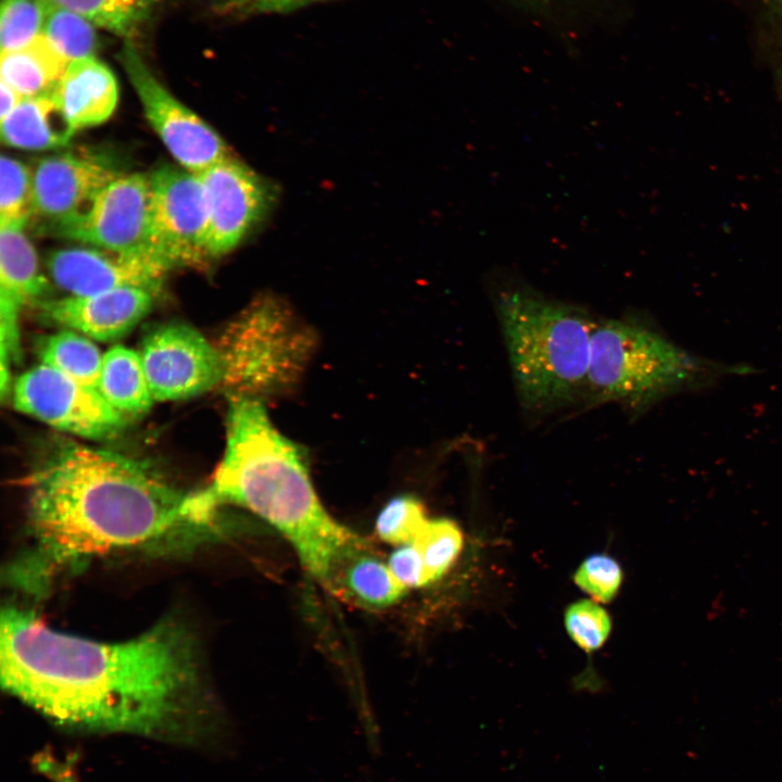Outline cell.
Returning <instances> with one entry per match:
<instances>
[{"mask_svg": "<svg viewBox=\"0 0 782 782\" xmlns=\"http://www.w3.org/2000/svg\"><path fill=\"white\" fill-rule=\"evenodd\" d=\"M1 684L64 726L159 736L180 732L200 704L194 644L163 621L126 642H98L49 628L33 611L1 615Z\"/></svg>", "mask_w": 782, "mask_h": 782, "instance_id": "obj_1", "label": "cell"}, {"mask_svg": "<svg viewBox=\"0 0 782 782\" xmlns=\"http://www.w3.org/2000/svg\"><path fill=\"white\" fill-rule=\"evenodd\" d=\"M35 551L29 567H61L138 547L202 524L193 492L147 463L73 441L56 442L24 478Z\"/></svg>", "mask_w": 782, "mask_h": 782, "instance_id": "obj_2", "label": "cell"}, {"mask_svg": "<svg viewBox=\"0 0 782 782\" xmlns=\"http://www.w3.org/2000/svg\"><path fill=\"white\" fill-rule=\"evenodd\" d=\"M197 493L210 512L234 504L268 522L306 569L346 529L318 499L302 449L276 429L254 398L229 396L223 458Z\"/></svg>", "mask_w": 782, "mask_h": 782, "instance_id": "obj_3", "label": "cell"}, {"mask_svg": "<svg viewBox=\"0 0 782 782\" xmlns=\"http://www.w3.org/2000/svg\"><path fill=\"white\" fill-rule=\"evenodd\" d=\"M496 303L522 406L548 413L585 395L597 321L576 306L524 287L503 290Z\"/></svg>", "mask_w": 782, "mask_h": 782, "instance_id": "obj_4", "label": "cell"}, {"mask_svg": "<svg viewBox=\"0 0 782 782\" xmlns=\"http://www.w3.org/2000/svg\"><path fill=\"white\" fill-rule=\"evenodd\" d=\"M703 362L658 333L632 321H597L591 338L585 396L641 408L696 382Z\"/></svg>", "mask_w": 782, "mask_h": 782, "instance_id": "obj_5", "label": "cell"}, {"mask_svg": "<svg viewBox=\"0 0 782 782\" xmlns=\"http://www.w3.org/2000/svg\"><path fill=\"white\" fill-rule=\"evenodd\" d=\"M312 348L311 331L288 307L274 297H262L222 337V384L229 396L263 400L295 382Z\"/></svg>", "mask_w": 782, "mask_h": 782, "instance_id": "obj_6", "label": "cell"}, {"mask_svg": "<svg viewBox=\"0 0 782 782\" xmlns=\"http://www.w3.org/2000/svg\"><path fill=\"white\" fill-rule=\"evenodd\" d=\"M151 224L149 251L165 270L209 262L204 241L207 204L198 174L164 165L149 175Z\"/></svg>", "mask_w": 782, "mask_h": 782, "instance_id": "obj_7", "label": "cell"}, {"mask_svg": "<svg viewBox=\"0 0 782 782\" xmlns=\"http://www.w3.org/2000/svg\"><path fill=\"white\" fill-rule=\"evenodd\" d=\"M12 400L17 411L60 431L89 440L113 438L127 422L97 389L45 364L16 379Z\"/></svg>", "mask_w": 782, "mask_h": 782, "instance_id": "obj_8", "label": "cell"}, {"mask_svg": "<svg viewBox=\"0 0 782 782\" xmlns=\"http://www.w3.org/2000/svg\"><path fill=\"white\" fill-rule=\"evenodd\" d=\"M118 59L150 125L182 168L198 174L230 156L223 138L159 81L129 40Z\"/></svg>", "mask_w": 782, "mask_h": 782, "instance_id": "obj_9", "label": "cell"}, {"mask_svg": "<svg viewBox=\"0 0 782 782\" xmlns=\"http://www.w3.org/2000/svg\"><path fill=\"white\" fill-rule=\"evenodd\" d=\"M122 175L112 156L92 149L78 148L41 159L33 172L30 222L40 232L55 236Z\"/></svg>", "mask_w": 782, "mask_h": 782, "instance_id": "obj_10", "label": "cell"}, {"mask_svg": "<svg viewBox=\"0 0 782 782\" xmlns=\"http://www.w3.org/2000/svg\"><path fill=\"white\" fill-rule=\"evenodd\" d=\"M154 401L186 400L223 383L218 349L185 323L157 325L138 351Z\"/></svg>", "mask_w": 782, "mask_h": 782, "instance_id": "obj_11", "label": "cell"}, {"mask_svg": "<svg viewBox=\"0 0 782 782\" xmlns=\"http://www.w3.org/2000/svg\"><path fill=\"white\" fill-rule=\"evenodd\" d=\"M198 176L207 204L204 248L210 262L236 249L267 216L276 202L277 189L232 156Z\"/></svg>", "mask_w": 782, "mask_h": 782, "instance_id": "obj_12", "label": "cell"}, {"mask_svg": "<svg viewBox=\"0 0 782 782\" xmlns=\"http://www.w3.org/2000/svg\"><path fill=\"white\" fill-rule=\"evenodd\" d=\"M150 224L149 175L123 174L98 193L83 215L55 236L130 257L148 258L159 265L149 251Z\"/></svg>", "mask_w": 782, "mask_h": 782, "instance_id": "obj_13", "label": "cell"}, {"mask_svg": "<svg viewBox=\"0 0 782 782\" xmlns=\"http://www.w3.org/2000/svg\"><path fill=\"white\" fill-rule=\"evenodd\" d=\"M336 597L364 609H383L403 597L406 589L388 562L351 530L333 541L308 569Z\"/></svg>", "mask_w": 782, "mask_h": 782, "instance_id": "obj_14", "label": "cell"}, {"mask_svg": "<svg viewBox=\"0 0 782 782\" xmlns=\"http://www.w3.org/2000/svg\"><path fill=\"white\" fill-rule=\"evenodd\" d=\"M25 226L0 225V391L10 389V367L22 360L18 318L23 307L49 291Z\"/></svg>", "mask_w": 782, "mask_h": 782, "instance_id": "obj_15", "label": "cell"}, {"mask_svg": "<svg viewBox=\"0 0 782 782\" xmlns=\"http://www.w3.org/2000/svg\"><path fill=\"white\" fill-rule=\"evenodd\" d=\"M48 272L72 295H89L117 288H141L154 293L166 272L152 261L91 248H65L51 252Z\"/></svg>", "mask_w": 782, "mask_h": 782, "instance_id": "obj_16", "label": "cell"}, {"mask_svg": "<svg viewBox=\"0 0 782 782\" xmlns=\"http://www.w3.org/2000/svg\"><path fill=\"white\" fill-rule=\"evenodd\" d=\"M155 293L141 288H117L89 295L41 300L46 320L108 342L131 331L151 311Z\"/></svg>", "mask_w": 782, "mask_h": 782, "instance_id": "obj_17", "label": "cell"}, {"mask_svg": "<svg viewBox=\"0 0 782 782\" xmlns=\"http://www.w3.org/2000/svg\"><path fill=\"white\" fill-rule=\"evenodd\" d=\"M53 94L75 130L105 122L118 100L111 68L96 56L68 63Z\"/></svg>", "mask_w": 782, "mask_h": 782, "instance_id": "obj_18", "label": "cell"}, {"mask_svg": "<svg viewBox=\"0 0 782 782\" xmlns=\"http://www.w3.org/2000/svg\"><path fill=\"white\" fill-rule=\"evenodd\" d=\"M75 131L53 92L23 98L1 118L2 142L25 150L62 148Z\"/></svg>", "mask_w": 782, "mask_h": 782, "instance_id": "obj_19", "label": "cell"}, {"mask_svg": "<svg viewBox=\"0 0 782 782\" xmlns=\"http://www.w3.org/2000/svg\"><path fill=\"white\" fill-rule=\"evenodd\" d=\"M68 61L41 35L28 45L1 52V80L23 98L53 92Z\"/></svg>", "mask_w": 782, "mask_h": 782, "instance_id": "obj_20", "label": "cell"}, {"mask_svg": "<svg viewBox=\"0 0 782 782\" xmlns=\"http://www.w3.org/2000/svg\"><path fill=\"white\" fill-rule=\"evenodd\" d=\"M98 391L125 417L148 412L154 401L139 352L123 345L103 354Z\"/></svg>", "mask_w": 782, "mask_h": 782, "instance_id": "obj_21", "label": "cell"}, {"mask_svg": "<svg viewBox=\"0 0 782 782\" xmlns=\"http://www.w3.org/2000/svg\"><path fill=\"white\" fill-rule=\"evenodd\" d=\"M38 348L41 364L98 390L103 355L90 338L65 329L45 338Z\"/></svg>", "mask_w": 782, "mask_h": 782, "instance_id": "obj_22", "label": "cell"}, {"mask_svg": "<svg viewBox=\"0 0 782 782\" xmlns=\"http://www.w3.org/2000/svg\"><path fill=\"white\" fill-rule=\"evenodd\" d=\"M77 13L94 26L130 38L148 17L152 0H42Z\"/></svg>", "mask_w": 782, "mask_h": 782, "instance_id": "obj_23", "label": "cell"}, {"mask_svg": "<svg viewBox=\"0 0 782 782\" xmlns=\"http://www.w3.org/2000/svg\"><path fill=\"white\" fill-rule=\"evenodd\" d=\"M46 4L47 14L42 35L54 48L68 62L96 56L98 39L94 25L77 13Z\"/></svg>", "mask_w": 782, "mask_h": 782, "instance_id": "obj_24", "label": "cell"}, {"mask_svg": "<svg viewBox=\"0 0 782 782\" xmlns=\"http://www.w3.org/2000/svg\"><path fill=\"white\" fill-rule=\"evenodd\" d=\"M413 543L421 555L429 584L439 580L455 562L462 550L463 535L450 519H429Z\"/></svg>", "mask_w": 782, "mask_h": 782, "instance_id": "obj_25", "label": "cell"}, {"mask_svg": "<svg viewBox=\"0 0 782 782\" xmlns=\"http://www.w3.org/2000/svg\"><path fill=\"white\" fill-rule=\"evenodd\" d=\"M33 215V172L21 161L0 160V225L26 226Z\"/></svg>", "mask_w": 782, "mask_h": 782, "instance_id": "obj_26", "label": "cell"}, {"mask_svg": "<svg viewBox=\"0 0 782 782\" xmlns=\"http://www.w3.org/2000/svg\"><path fill=\"white\" fill-rule=\"evenodd\" d=\"M424 504L414 495L391 499L379 513L375 532L386 543L402 546L413 543L428 522Z\"/></svg>", "mask_w": 782, "mask_h": 782, "instance_id": "obj_27", "label": "cell"}, {"mask_svg": "<svg viewBox=\"0 0 782 782\" xmlns=\"http://www.w3.org/2000/svg\"><path fill=\"white\" fill-rule=\"evenodd\" d=\"M46 14L42 0H1V52L20 49L41 36Z\"/></svg>", "mask_w": 782, "mask_h": 782, "instance_id": "obj_28", "label": "cell"}, {"mask_svg": "<svg viewBox=\"0 0 782 782\" xmlns=\"http://www.w3.org/2000/svg\"><path fill=\"white\" fill-rule=\"evenodd\" d=\"M565 626L571 639L584 651L601 647L610 632V618L597 604L579 601L565 613Z\"/></svg>", "mask_w": 782, "mask_h": 782, "instance_id": "obj_29", "label": "cell"}, {"mask_svg": "<svg viewBox=\"0 0 782 782\" xmlns=\"http://www.w3.org/2000/svg\"><path fill=\"white\" fill-rule=\"evenodd\" d=\"M575 582L596 601H611L620 588L622 571L618 563L606 555L588 557L575 573Z\"/></svg>", "mask_w": 782, "mask_h": 782, "instance_id": "obj_30", "label": "cell"}, {"mask_svg": "<svg viewBox=\"0 0 782 782\" xmlns=\"http://www.w3.org/2000/svg\"><path fill=\"white\" fill-rule=\"evenodd\" d=\"M327 0H220L216 11L226 16L247 17L261 14L289 13Z\"/></svg>", "mask_w": 782, "mask_h": 782, "instance_id": "obj_31", "label": "cell"}, {"mask_svg": "<svg viewBox=\"0 0 782 782\" xmlns=\"http://www.w3.org/2000/svg\"><path fill=\"white\" fill-rule=\"evenodd\" d=\"M388 565L396 581L406 590L428 584L421 555L414 543L398 546Z\"/></svg>", "mask_w": 782, "mask_h": 782, "instance_id": "obj_32", "label": "cell"}, {"mask_svg": "<svg viewBox=\"0 0 782 782\" xmlns=\"http://www.w3.org/2000/svg\"><path fill=\"white\" fill-rule=\"evenodd\" d=\"M34 765L50 782H79L71 764L51 753L37 754Z\"/></svg>", "mask_w": 782, "mask_h": 782, "instance_id": "obj_33", "label": "cell"}, {"mask_svg": "<svg viewBox=\"0 0 782 782\" xmlns=\"http://www.w3.org/2000/svg\"><path fill=\"white\" fill-rule=\"evenodd\" d=\"M23 97L7 83L0 84V116L10 114L22 101Z\"/></svg>", "mask_w": 782, "mask_h": 782, "instance_id": "obj_34", "label": "cell"}, {"mask_svg": "<svg viewBox=\"0 0 782 782\" xmlns=\"http://www.w3.org/2000/svg\"><path fill=\"white\" fill-rule=\"evenodd\" d=\"M220 1V0H219Z\"/></svg>", "mask_w": 782, "mask_h": 782, "instance_id": "obj_35", "label": "cell"}]
</instances>
